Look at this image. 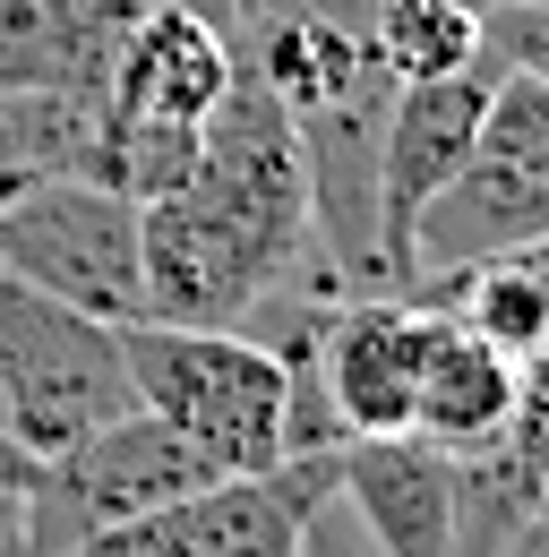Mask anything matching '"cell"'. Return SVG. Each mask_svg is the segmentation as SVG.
Listing matches in <instances>:
<instances>
[{"instance_id": "obj_1", "label": "cell", "mask_w": 549, "mask_h": 557, "mask_svg": "<svg viewBox=\"0 0 549 557\" xmlns=\"http://www.w3.org/2000/svg\"><path fill=\"white\" fill-rule=\"evenodd\" d=\"M549 240V86L533 70H498L473 154L412 223V292L473 275L489 258Z\"/></svg>"}, {"instance_id": "obj_2", "label": "cell", "mask_w": 549, "mask_h": 557, "mask_svg": "<svg viewBox=\"0 0 549 557\" xmlns=\"http://www.w3.org/2000/svg\"><path fill=\"white\" fill-rule=\"evenodd\" d=\"M130 351L137 412L181 429L215 472H267L283 463V404H292V369L267 335L249 326H121Z\"/></svg>"}, {"instance_id": "obj_3", "label": "cell", "mask_w": 549, "mask_h": 557, "mask_svg": "<svg viewBox=\"0 0 549 557\" xmlns=\"http://www.w3.org/2000/svg\"><path fill=\"white\" fill-rule=\"evenodd\" d=\"M121 412H137L121 326L0 275V429L26 455H61Z\"/></svg>"}, {"instance_id": "obj_4", "label": "cell", "mask_w": 549, "mask_h": 557, "mask_svg": "<svg viewBox=\"0 0 549 557\" xmlns=\"http://www.w3.org/2000/svg\"><path fill=\"white\" fill-rule=\"evenodd\" d=\"M0 275L86 318H137V198L77 172H0Z\"/></svg>"}, {"instance_id": "obj_5", "label": "cell", "mask_w": 549, "mask_h": 557, "mask_svg": "<svg viewBox=\"0 0 549 557\" xmlns=\"http://www.w3.org/2000/svg\"><path fill=\"white\" fill-rule=\"evenodd\" d=\"M335 455H283L267 472H223L121 532H103L86 557H318V523L343 481Z\"/></svg>"}, {"instance_id": "obj_6", "label": "cell", "mask_w": 549, "mask_h": 557, "mask_svg": "<svg viewBox=\"0 0 549 557\" xmlns=\"http://www.w3.org/2000/svg\"><path fill=\"white\" fill-rule=\"evenodd\" d=\"M283 292H301V283L223 207H206L190 181L172 198L137 207V318H155V326H249Z\"/></svg>"}, {"instance_id": "obj_7", "label": "cell", "mask_w": 549, "mask_h": 557, "mask_svg": "<svg viewBox=\"0 0 549 557\" xmlns=\"http://www.w3.org/2000/svg\"><path fill=\"white\" fill-rule=\"evenodd\" d=\"M498 70H507V61L480 44L473 70L420 77V86H395V95H387L378 181H369V207H378V283H387V292H412V223L455 181V163L473 154V129H480V112H489Z\"/></svg>"}, {"instance_id": "obj_8", "label": "cell", "mask_w": 549, "mask_h": 557, "mask_svg": "<svg viewBox=\"0 0 549 557\" xmlns=\"http://www.w3.org/2000/svg\"><path fill=\"white\" fill-rule=\"evenodd\" d=\"M420 326H429L420 292H335L327 300V318L309 335V369L327 386V412H335L343 437H395V429H412Z\"/></svg>"}, {"instance_id": "obj_9", "label": "cell", "mask_w": 549, "mask_h": 557, "mask_svg": "<svg viewBox=\"0 0 549 557\" xmlns=\"http://www.w3.org/2000/svg\"><path fill=\"white\" fill-rule=\"evenodd\" d=\"M335 497L361 515L378 557H455V446L395 429V437H343Z\"/></svg>"}, {"instance_id": "obj_10", "label": "cell", "mask_w": 549, "mask_h": 557, "mask_svg": "<svg viewBox=\"0 0 549 557\" xmlns=\"http://www.w3.org/2000/svg\"><path fill=\"white\" fill-rule=\"evenodd\" d=\"M232 70H241V52H232L223 26H206L190 9H137L130 44H121V61H112V95H103V103L130 112V121L206 129L215 103L232 95Z\"/></svg>"}, {"instance_id": "obj_11", "label": "cell", "mask_w": 549, "mask_h": 557, "mask_svg": "<svg viewBox=\"0 0 549 557\" xmlns=\"http://www.w3.org/2000/svg\"><path fill=\"white\" fill-rule=\"evenodd\" d=\"M137 0H0V86L9 95H112V61Z\"/></svg>"}, {"instance_id": "obj_12", "label": "cell", "mask_w": 549, "mask_h": 557, "mask_svg": "<svg viewBox=\"0 0 549 557\" xmlns=\"http://www.w3.org/2000/svg\"><path fill=\"white\" fill-rule=\"evenodd\" d=\"M420 300H429V292H420ZM515 386H524V360H507L498 344H480L447 300H429L412 429H420V437H438V446H480L498 420L515 412Z\"/></svg>"}, {"instance_id": "obj_13", "label": "cell", "mask_w": 549, "mask_h": 557, "mask_svg": "<svg viewBox=\"0 0 549 557\" xmlns=\"http://www.w3.org/2000/svg\"><path fill=\"white\" fill-rule=\"evenodd\" d=\"M429 300H447L480 344H498L507 360H541L549 351V249L489 258V267H473V275L438 283Z\"/></svg>"}, {"instance_id": "obj_14", "label": "cell", "mask_w": 549, "mask_h": 557, "mask_svg": "<svg viewBox=\"0 0 549 557\" xmlns=\"http://www.w3.org/2000/svg\"><path fill=\"white\" fill-rule=\"evenodd\" d=\"M369 44L395 86L455 77L480 61V9L464 0H369Z\"/></svg>"}, {"instance_id": "obj_15", "label": "cell", "mask_w": 549, "mask_h": 557, "mask_svg": "<svg viewBox=\"0 0 549 557\" xmlns=\"http://www.w3.org/2000/svg\"><path fill=\"white\" fill-rule=\"evenodd\" d=\"M480 44L507 61V70H533L549 86V0L533 9H498V17H480Z\"/></svg>"}, {"instance_id": "obj_16", "label": "cell", "mask_w": 549, "mask_h": 557, "mask_svg": "<svg viewBox=\"0 0 549 557\" xmlns=\"http://www.w3.org/2000/svg\"><path fill=\"white\" fill-rule=\"evenodd\" d=\"M35 472H44V455H26V446L0 429V497H26V488H35Z\"/></svg>"}, {"instance_id": "obj_17", "label": "cell", "mask_w": 549, "mask_h": 557, "mask_svg": "<svg viewBox=\"0 0 549 557\" xmlns=\"http://www.w3.org/2000/svg\"><path fill=\"white\" fill-rule=\"evenodd\" d=\"M137 9H190V17H206V26L232 35V0H137Z\"/></svg>"}, {"instance_id": "obj_18", "label": "cell", "mask_w": 549, "mask_h": 557, "mask_svg": "<svg viewBox=\"0 0 549 557\" xmlns=\"http://www.w3.org/2000/svg\"><path fill=\"white\" fill-rule=\"evenodd\" d=\"M498 557H549V515H541V523H524V532H515Z\"/></svg>"}, {"instance_id": "obj_19", "label": "cell", "mask_w": 549, "mask_h": 557, "mask_svg": "<svg viewBox=\"0 0 549 557\" xmlns=\"http://www.w3.org/2000/svg\"><path fill=\"white\" fill-rule=\"evenodd\" d=\"M0 557H17V497H0Z\"/></svg>"}, {"instance_id": "obj_20", "label": "cell", "mask_w": 549, "mask_h": 557, "mask_svg": "<svg viewBox=\"0 0 549 557\" xmlns=\"http://www.w3.org/2000/svg\"><path fill=\"white\" fill-rule=\"evenodd\" d=\"M464 9H480V17H498V9H533V0H464Z\"/></svg>"}]
</instances>
